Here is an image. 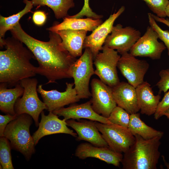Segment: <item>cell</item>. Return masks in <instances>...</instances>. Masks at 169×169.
<instances>
[{
  "label": "cell",
  "mask_w": 169,
  "mask_h": 169,
  "mask_svg": "<svg viewBox=\"0 0 169 169\" xmlns=\"http://www.w3.org/2000/svg\"><path fill=\"white\" fill-rule=\"evenodd\" d=\"M46 19V16L44 12L37 11L34 12L33 16L34 23L38 26L44 24Z\"/></svg>",
  "instance_id": "e575fe53"
},
{
  "label": "cell",
  "mask_w": 169,
  "mask_h": 169,
  "mask_svg": "<svg viewBox=\"0 0 169 169\" xmlns=\"http://www.w3.org/2000/svg\"><path fill=\"white\" fill-rule=\"evenodd\" d=\"M10 142L6 137L0 138V162L3 169H13Z\"/></svg>",
  "instance_id": "4316f807"
},
{
  "label": "cell",
  "mask_w": 169,
  "mask_h": 169,
  "mask_svg": "<svg viewBox=\"0 0 169 169\" xmlns=\"http://www.w3.org/2000/svg\"><path fill=\"white\" fill-rule=\"evenodd\" d=\"M38 83L36 78L24 79L20 82L24 88L22 97L17 100L14 110L18 116L23 114L30 115L34 120L36 127L38 126L39 116L44 110H47L45 104L39 99L37 94V85Z\"/></svg>",
  "instance_id": "5b68a950"
},
{
  "label": "cell",
  "mask_w": 169,
  "mask_h": 169,
  "mask_svg": "<svg viewBox=\"0 0 169 169\" xmlns=\"http://www.w3.org/2000/svg\"><path fill=\"white\" fill-rule=\"evenodd\" d=\"M136 90L141 113L148 116L154 114L161 99L160 94L154 95L150 84L146 81L138 86Z\"/></svg>",
  "instance_id": "44dd1931"
},
{
  "label": "cell",
  "mask_w": 169,
  "mask_h": 169,
  "mask_svg": "<svg viewBox=\"0 0 169 169\" xmlns=\"http://www.w3.org/2000/svg\"><path fill=\"white\" fill-rule=\"evenodd\" d=\"M18 116L16 114L12 115L7 114L5 115H0V136H3L6 127L11 121L15 119Z\"/></svg>",
  "instance_id": "836d02e7"
},
{
  "label": "cell",
  "mask_w": 169,
  "mask_h": 169,
  "mask_svg": "<svg viewBox=\"0 0 169 169\" xmlns=\"http://www.w3.org/2000/svg\"><path fill=\"white\" fill-rule=\"evenodd\" d=\"M148 17L150 26L157 33L159 38L162 41L167 48L169 56V31L162 29L157 24L151 13H148Z\"/></svg>",
  "instance_id": "f546056e"
},
{
  "label": "cell",
  "mask_w": 169,
  "mask_h": 169,
  "mask_svg": "<svg viewBox=\"0 0 169 169\" xmlns=\"http://www.w3.org/2000/svg\"><path fill=\"white\" fill-rule=\"evenodd\" d=\"M151 15L156 21L162 23L169 28V20L168 19H165L164 18H160L156 15L152 13Z\"/></svg>",
  "instance_id": "d590c367"
},
{
  "label": "cell",
  "mask_w": 169,
  "mask_h": 169,
  "mask_svg": "<svg viewBox=\"0 0 169 169\" xmlns=\"http://www.w3.org/2000/svg\"><path fill=\"white\" fill-rule=\"evenodd\" d=\"M145 2L150 9L156 15L161 18L166 17L165 11L169 0H142Z\"/></svg>",
  "instance_id": "f1b7e54d"
},
{
  "label": "cell",
  "mask_w": 169,
  "mask_h": 169,
  "mask_svg": "<svg viewBox=\"0 0 169 169\" xmlns=\"http://www.w3.org/2000/svg\"><path fill=\"white\" fill-rule=\"evenodd\" d=\"M41 114V120L38 129L32 136L35 146L43 137L53 134L64 133L77 137V134L68 127L66 120L59 119V116L52 111L49 112L48 115H45L43 111Z\"/></svg>",
  "instance_id": "9a60e30c"
},
{
  "label": "cell",
  "mask_w": 169,
  "mask_h": 169,
  "mask_svg": "<svg viewBox=\"0 0 169 169\" xmlns=\"http://www.w3.org/2000/svg\"><path fill=\"white\" fill-rule=\"evenodd\" d=\"M31 1L33 6H46L50 8L57 19L67 16L69 10L75 6L74 0H31Z\"/></svg>",
  "instance_id": "d4e9b609"
},
{
  "label": "cell",
  "mask_w": 169,
  "mask_h": 169,
  "mask_svg": "<svg viewBox=\"0 0 169 169\" xmlns=\"http://www.w3.org/2000/svg\"><path fill=\"white\" fill-rule=\"evenodd\" d=\"M158 35L150 26H148L144 35L139 38L129 51L135 57H148L153 60L161 58L166 49L163 42L158 40Z\"/></svg>",
  "instance_id": "8fae6325"
},
{
  "label": "cell",
  "mask_w": 169,
  "mask_h": 169,
  "mask_svg": "<svg viewBox=\"0 0 169 169\" xmlns=\"http://www.w3.org/2000/svg\"><path fill=\"white\" fill-rule=\"evenodd\" d=\"M165 13L166 16L169 17V3L166 8Z\"/></svg>",
  "instance_id": "8d00e7d4"
},
{
  "label": "cell",
  "mask_w": 169,
  "mask_h": 169,
  "mask_svg": "<svg viewBox=\"0 0 169 169\" xmlns=\"http://www.w3.org/2000/svg\"><path fill=\"white\" fill-rule=\"evenodd\" d=\"M87 32L84 30L66 29L55 32L60 37L64 48L72 56L76 58L83 54L84 43Z\"/></svg>",
  "instance_id": "ffe728a7"
},
{
  "label": "cell",
  "mask_w": 169,
  "mask_h": 169,
  "mask_svg": "<svg viewBox=\"0 0 169 169\" xmlns=\"http://www.w3.org/2000/svg\"><path fill=\"white\" fill-rule=\"evenodd\" d=\"M10 31L12 36L24 44L33 54L38 64L36 73L47 78L45 84L72 78L71 68L77 59L64 48L57 33L49 31V40L40 41L27 33L19 22Z\"/></svg>",
  "instance_id": "6da1fadb"
},
{
  "label": "cell",
  "mask_w": 169,
  "mask_h": 169,
  "mask_svg": "<svg viewBox=\"0 0 169 169\" xmlns=\"http://www.w3.org/2000/svg\"><path fill=\"white\" fill-rule=\"evenodd\" d=\"M92 107L97 114L108 118L117 105L112 88L100 79L94 78L90 83Z\"/></svg>",
  "instance_id": "30bf717a"
},
{
  "label": "cell",
  "mask_w": 169,
  "mask_h": 169,
  "mask_svg": "<svg viewBox=\"0 0 169 169\" xmlns=\"http://www.w3.org/2000/svg\"><path fill=\"white\" fill-rule=\"evenodd\" d=\"M94 59L90 49L85 48L82 54L71 67V75L74 80V88L80 99L91 96L89 85L90 79L94 74Z\"/></svg>",
  "instance_id": "8992f818"
},
{
  "label": "cell",
  "mask_w": 169,
  "mask_h": 169,
  "mask_svg": "<svg viewBox=\"0 0 169 169\" xmlns=\"http://www.w3.org/2000/svg\"><path fill=\"white\" fill-rule=\"evenodd\" d=\"M112 88L117 106L130 114L138 113L140 109L136 88L128 83L122 81Z\"/></svg>",
  "instance_id": "d6986e66"
},
{
  "label": "cell",
  "mask_w": 169,
  "mask_h": 169,
  "mask_svg": "<svg viewBox=\"0 0 169 169\" xmlns=\"http://www.w3.org/2000/svg\"><path fill=\"white\" fill-rule=\"evenodd\" d=\"M78 120L71 119L66 121L67 125L72 128L76 132L78 135L76 137L77 141H85L98 146H109L100 133L94 121Z\"/></svg>",
  "instance_id": "e0dca14e"
},
{
  "label": "cell",
  "mask_w": 169,
  "mask_h": 169,
  "mask_svg": "<svg viewBox=\"0 0 169 169\" xmlns=\"http://www.w3.org/2000/svg\"><path fill=\"white\" fill-rule=\"evenodd\" d=\"M74 155L82 160L88 157L96 158L117 167L120 166L123 157L122 153L115 151L109 146H98L88 143L79 144Z\"/></svg>",
  "instance_id": "2e32d148"
},
{
  "label": "cell",
  "mask_w": 169,
  "mask_h": 169,
  "mask_svg": "<svg viewBox=\"0 0 169 169\" xmlns=\"http://www.w3.org/2000/svg\"><path fill=\"white\" fill-rule=\"evenodd\" d=\"M90 0H84V4L81 10L77 13L72 16L71 17L76 18H82L85 16L87 18L94 19H101L103 17L101 15H98L94 12L90 8L89 5Z\"/></svg>",
  "instance_id": "4dcf8cb0"
},
{
  "label": "cell",
  "mask_w": 169,
  "mask_h": 169,
  "mask_svg": "<svg viewBox=\"0 0 169 169\" xmlns=\"http://www.w3.org/2000/svg\"><path fill=\"white\" fill-rule=\"evenodd\" d=\"M23 44L13 36L0 39L1 47L6 49L0 51V82L8 87L15 86L37 74V67L30 62L34 56Z\"/></svg>",
  "instance_id": "7a4b0ae2"
},
{
  "label": "cell",
  "mask_w": 169,
  "mask_h": 169,
  "mask_svg": "<svg viewBox=\"0 0 169 169\" xmlns=\"http://www.w3.org/2000/svg\"><path fill=\"white\" fill-rule=\"evenodd\" d=\"M32 119L26 114L18 115L7 125L3 136L9 140L12 149L22 154L27 161L35 151L34 140L29 131Z\"/></svg>",
  "instance_id": "277c9868"
},
{
  "label": "cell",
  "mask_w": 169,
  "mask_h": 169,
  "mask_svg": "<svg viewBox=\"0 0 169 169\" xmlns=\"http://www.w3.org/2000/svg\"><path fill=\"white\" fill-rule=\"evenodd\" d=\"M15 86L13 88L7 89L6 85L0 83V110L7 114H16L14 110L15 103L24 92V88L20 83Z\"/></svg>",
  "instance_id": "603a6c76"
},
{
  "label": "cell",
  "mask_w": 169,
  "mask_h": 169,
  "mask_svg": "<svg viewBox=\"0 0 169 169\" xmlns=\"http://www.w3.org/2000/svg\"><path fill=\"white\" fill-rule=\"evenodd\" d=\"M128 128L134 135H138L145 139L156 137H162L164 133L147 125L141 119L140 114L137 113L130 114Z\"/></svg>",
  "instance_id": "cb8c5ba5"
},
{
  "label": "cell",
  "mask_w": 169,
  "mask_h": 169,
  "mask_svg": "<svg viewBox=\"0 0 169 169\" xmlns=\"http://www.w3.org/2000/svg\"><path fill=\"white\" fill-rule=\"evenodd\" d=\"M63 19L62 22L56 23L47 29L49 31L53 32L66 29L84 30L92 32L103 22L101 19H94L89 18H76L71 17L69 15Z\"/></svg>",
  "instance_id": "7402d4cb"
},
{
  "label": "cell",
  "mask_w": 169,
  "mask_h": 169,
  "mask_svg": "<svg viewBox=\"0 0 169 169\" xmlns=\"http://www.w3.org/2000/svg\"><path fill=\"white\" fill-rule=\"evenodd\" d=\"M66 85L65 90L63 92L56 90H46L43 89L42 84L38 86L37 91L40 94L49 112L53 111L80 100L75 88H73L74 83L66 82Z\"/></svg>",
  "instance_id": "4fadbf2b"
},
{
  "label": "cell",
  "mask_w": 169,
  "mask_h": 169,
  "mask_svg": "<svg viewBox=\"0 0 169 169\" xmlns=\"http://www.w3.org/2000/svg\"><path fill=\"white\" fill-rule=\"evenodd\" d=\"M149 67L146 61L137 59L129 52L121 55L117 64L118 68L128 83L136 88L144 81Z\"/></svg>",
  "instance_id": "7c38bea8"
},
{
  "label": "cell",
  "mask_w": 169,
  "mask_h": 169,
  "mask_svg": "<svg viewBox=\"0 0 169 169\" xmlns=\"http://www.w3.org/2000/svg\"><path fill=\"white\" fill-rule=\"evenodd\" d=\"M125 9V7L122 6L116 13L110 14L109 17L95 28L90 34L86 36L84 40L83 49H89L93 54L94 59L99 51L102 50L107 37L111 32L115 21L123 13Z\"/></svg>",
  "instance_id": "5bb4252c"
},
{
  "label": "cell",
  "mask_w": 169,
  "mask_h": 169,
  "mask_svg": "<svg viewBox=\"0 0 169 169\" xmlns=\"http://www.w3.org/2000/svg\"><path fill=\"white\" fill-rule=\"evenodd\" d=\"M169 109V91L165 93L162 100L160 101L156 110L154 114V118L158 120L164 115V113Z\"/></svg>",
  "instance_id": "d6a6232c"
},
{
  "label": "cell",
  "mask_w": 169,
  "mask_h": 169,
  "mask_svg": "<svg viewBox=\"0 0 169 169\" xmlns=\"http://www.w3.org/2000/svg\"><path fill=\"white\" fill-rule=\"evenodd\" d=\"M164 115L166 116L169 119V109H168L164 114Z\"/></svg>",
  "instance_id": "74e56055"
},
{
  "label": "cell",
  "mask_w": 169,
  "mask_h": 169,
  "mask_svg": "<svg viewBox=\"0 0 169 169\" xmlns=\"http://www.w3.org/2000/svg\"><path fill=\"white\" fill-rule=\"evenodd\" d=\"M23 2L26 4L25 6L18 13L6 17L0 15V39L4 38L6 33L12 29L23 16L31 11L33 6L31 1L23 0Z\"/></svg>",
  "instance_id": "484cf974"
},
{
  "label": "cell",
  "mask_w": 169,
  "mask_h": 169,
  "mask_svg": "<svg viewBox=\"0 0 169 169\" xmlns=\"http://www.w3.org/2000/svg\"><path fill=\"white\" fill-rule=\"evenodd\" d=\"M94 122L109 147L115 151L125 153L135 141V136L128 128L113 124Z\"/></svg>",
  "instance_id": "ba28073f"
},
{
  "label": "cell",
  "mask_w": 169,
  "mask_h": 169,
  "mask_svg": "<svg viewBox=\"0 0 169 169\" xmlns=\"http://www.w3.org/2000/svg\"><path fill=\"white\" fill-rule=\"evenodd\" d=\"M159 75L160 79L156 86L159 89V94H160L162 92L165 93L169 90V69L161 70Z\"/></svg>",
  "instance_id": "1f68e13d"
},
{
  "label": "cell",
  "mask_w": 169,
  "mask_h": 169,
  "mask_svg": "<svg viewBox=\"0 0 169 169\" xmlns=\"http://www.w3.org/2000/svg\"><path fill=\"white\" fill-rule=\"evenodd\" d=\"M103 46L116 49L121 55L129 52L141 36L140 31L130 26L123 27L120 24L113 26Z\"/></svg>",
  "instance_id": "9c48e42d"
},
{
  "label": "cell",
  "mask_w": 169,
  "mask_h": 169,
  "mask_svg": "<svg viewBox=\"0 0 169 169\" xmlns=\"http://www.w3.org/2000/svg\"><path fill=\"white\" fill-rule=\"evenodd\" d=\"M130 118V114L123 109L117 106L107 118L112 124L128 128Z\"/></svg>",
  "instance_id": "83f0119b"
},
{
  "label": "cell",
  "mask_w": 169,
  "mask_h": 169,
  "mask_svg": "<svg viewBox=\"0 0 169 169\" xmlns=\"http://www.w3.org/2000/svg\"><path fill=\"white\" fill-rule=\"evenodd\" d=\"M52 112L59 116H63L66 121L70 119L79 120L84 118L104 124H112L107 118L97 114L93 110L90 100L80 104H73L68 107H64Z\"/></svg>",
  "instance_id": "ac0fdd59"
},
{
  "label": "cell",
  "mask_w": 169,
  "mask_h": 169,
  "mask_svg": "<svg viewBox=\"0 0 169 169\" xmlns=\"http://www.w3.org/2000/svg\"><path fill=\"white\" fill-rule=\"evenodd\" d=\"M94 59V74L104 83L112 88L120 82L117 67L121 55L114 49L103 46Z\"/></svg>",
  "instance_id": "52a82bcc"
},
{
  "label": "cell",
  "mask_w": 169,
  "mask_h": 169,
  "mask_svg": "<svg viewBox=\"0 0 169 169\" xmlns=\"http://www.w3.org/2000/svg\"><path fill=\"white\" fill-rule=\"evenodd\" d=\"M134 143L125 153L121 161L123 169H156L160 156L161 137L145 139L136 135Z\"/></svg>",
  "instance_id": "3957f363"
}]
</instances>
